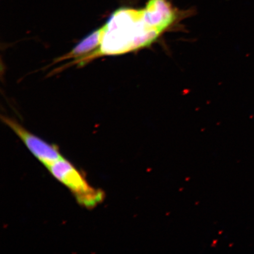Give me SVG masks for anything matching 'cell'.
Listing matches in <instances>:
<instances>
[{"mask_svg":"<svg viewBox=\"0 0 254 254\" xmlns=\"http://www.w3.org/2000/svg\"><path fill=\"white\" fill-rule=\"evenodd\" d=\"M104 33V27L92 32L79 42L66 55L57 59V63L69 59L77 60L87 56L100 47Z\"/></svg>","mask_w":254,"mask_h":254,"instance_id":"obj_4","label":"cell"},{"mask_svg":"<svg viewBox=\"0 0 254 254\" xmlns=\"http://www.w3.org/2000/svg\"><path fill=\"white\" fill-rule=\"evenodd\" d=\"M167 0H149L142 9L123 8L114 12L104 25L99 47L84 57V64L97 57L134 52L151 45L177 18Z\"/></svg>","mask_w":254,"mask_h":254,"instance_id":"obj_1","label":"cell"},{"mask_svg":"<svg viewBox=\"0 0 254 254\" xmlns=\"http://www.w3.org/2000/svg\"><path fill=\"white\" fill-rule=\"evenodd\" d=\"M51 174L65 186L83 207L91 209L104 201L102 190L90 186L84 174L66 159L63 157L47 167Z\"/></svg>","mask_w":254,"mask_h":254,"instance_id":"obj_2","label":"cell"},{"mask_svg":"<svg viewBox=\"0 0 254 254\" xmlns=\"http://www.w3.org/2000/svg\"><path fill=\"white\" fill-rule=\"evenodd\" d=\"M1 120L20 138L31 153L47 168L63 157L56 145L28 131L17 121L6 116H2Z\"/></svg>","mask_w":254,"mask_h":254,"instance_id":"obj_3","label":"cell"}]
</instances>
